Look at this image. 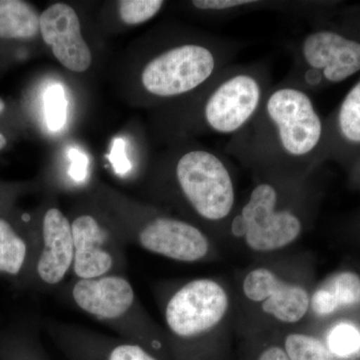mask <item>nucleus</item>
Returning <instances> with one entry per match:
<instances>
[{
	"label": "nucleus",
	"instance_id": "obj_24",
	"mask_svg": "<svg viewBox=\"0 0 360 360\" xmlns=\"http://www.w3.org/2000/svg\"><path fill=\"white\" fill-rule=\"evenodd\" d=\"M68 158L71 161L70 175L75 181H82L86 179L89 168V156L77 148H70Z\"/></svg>",
	"mask_w": 360,
	"mask_h": 360
},
{
	"label": "nucleus",
	"instance_id": "obj_23",
	"mask_svg": "<svg viewBox=\"0 0 360 360\" xmlns=\"http://www.w3.org/2000/svg\"><path fill=\"white\" fill-rule=\"evenodd\" d=\"M125 146L127 144L122 139H113L110 153L108 155V160L115 168V172L120 175L127 174L131 169V162L127 158Z\"/></svg>",
	"mask_w": 360,
	"mask_h": 360
},
{
	"label": "nucleus",
	"instance_id": "obj_26",
	"mask_svg": "<svg viewBox=\"0 0 360 360\" xmlns=\"http://www.w3.org/2000/svg\"><path fill=\"white\" fill-rule=\"evenodd\" d=\"M4 108H6V103H4V101H2L1 98H0V112H2L4 111ZM7 144V141L6 139V136L4 135H2L0 134V150L1 149H4L6 148Z\"/></svg>",
	"mask_w": 360,
	"mask_h": 360
},
{
	"label": "nucleus",
	"instance_id": "obj_17",
	"mask_svg": "<svg viewBox=\"0 0 360 360\" xmlns=\"http://www.w3.org/2000/svg\"><path fill=\"white\" fill-rule=\"evenodd\" d=\"M191 6L198 11L210 13L224 18H231L243 13L258 11H271L295 15L296 1H255V0H193Z\"/></svg>",
	"mask_w": 360,
	"mask_h": 360
},
{
	"label": "nucleus",
	"instance_id": "obj_27",
	"mask_svg": "<svg viewBox=\"0 0 360 360\" xmlns=\"http://www.w3.org/2000/svg\"><path fill=\"white\" fill-rule=\"evenodd\" d=\"M352 172L356 176H360V155L352 162Z\"/></svg>",
	"mask_w": 360,
	"mask_h": 360
},
{
	"label": "nucleus",
	"instance_id": "obj_22",
	"mask_svg": "<svg viewBox=\"0 0 360 360\" xmlns=\"http://www.w3.org/2000/svg\"><path fill=\"white\" fill-rule=\"evenodd\" d=\"M163 4L161 0H122L118 4L120 18L127 25H141L155 18Z\"/></svg>",
	"mask_w": 360,
	"mask_h": 360
},
{
	"label": "nucleus",
	"instance_id": "obj_13",
	"mask_svg": "<svg viewBox=\"0 0 360 360\" xmlns=\"http://www.w3.org/2000/svg\"><path fill=\"white\" fill-rule=\"evenodd\" d=\"M75 258L72 269L79 279L98 278L112 269L115 259L104 246L103 231L94 217L80 215L71 224Z\"/></svg>",
	"mask_w": 360,
	"mask_h": 360
},
{
	"label": "nucleus",
	"instance_id": "obj_21",
	"mask_svg": "<svg viewBox=\"0 0 360 360\" xmlns=\"http://www.w3.org/2000/svg\"><path fill=\"white\" fill-rule=\"evenodd\" d=\"M45 120L49 129L52 132L63 129L66 122V101L65 89L63 85L52 84L47 89L44 96Z\"/></svg>",
	"mask_w": 360,
	"mask_h": 360
},
{
	"label": "nucleus",
	"instance_id": "obj_1",
	"mask_svg": "<svg viewBox=\"0 0 360 360\" xmlns=\"http://www.w3.org/2000/svg\"><path fill=\"white\" fill-rule=\"evenodd\" d=\"M224 149L253 176L304 179L326 160V120L309 92L281 82Z\"/></svg>",
	"mask_w": 360,
	"mask_h": 360
},
{
	"label": "nucleus",
	"instance_id": "obj_9",
	"mask_svg": "<svg viewBox=\"0 0 360 360\" xmlns=\"http://www.w3.org/2000/svg\"><path fill=\"white\" fill-rule=\"evenodd\" d=\"M40 33L65 68L75 72L89 70L91 51L82 37L79 18L72 7L65 4L49 6L40 15Z\"/></svg>",
	"mask_w": 360,
	"mask_h": 360
},
{
	"label": "nucleus",
	"instance_id": "obj_7",
	"mask_svg": "<svg viewBox=\"0 0 360 360\" xmlns=\"http://www.w3.org/2000/svg\"><path fill=\"white\" fill-rule=\"evenodd\" d=\"M243 292L246 300L257 303L265 314L281 323H297L310 309L307 288L283 281L266 267H257L246 274Z\"/></svg>",
	"mask_w": 360,
	"mask_h": 360
},
{
	"label": "nucleus",
	"instance_id": "obj_14",
	"mask_svg": "<svg viewBox=\"0 0 360 360\" xmlns=\"http://www.w3.org/2000/svg\"><path fill=\"white\" fill-rule=\"evenodd\" d=\"M61 347L70 360H172L136 341H106L68 338Z\"/></svg>",
	"mask_w": 360,
	"mask_h": 360
},
{
	"label": "nucleus",
	"instance_id": "obj_11",
	"mask_svg": "<svg viewBox=\"0 0 360 360\" xmlns=\"http://www.w3.org/2000/svg\"><path fill=\"white\" fill-rule=\"evenodd\" d=\"M42 238L44 248L37 262V274L44 283L56 285L65 279L75 258L70 220L58 208L45 213Z\"/></svg>",
	"mask_w": 360,
	"mask_h": 360
},
{
	"label": "nucleus",
	"instance_id": "obj_16",
	"mask_svg": "<svg viewBox=\"0 0 360 360\" xmlns=\"http://www.w3.org/2000/svg\"><path fill=\"white\" fill-rule=\"evenodd\" d=\"M40 30V16L22 0H0V39H30Z\"/></svg>",
	"mask_w": 360,
	"mask_h": 360
},
{
	"label": "nucleus",
	"instance_id": "obj_12",
	"mask_svg": "<svg viewBox=\"0 0 360 360\" xmlns=\"http://www.w3.org/2000/svg\"><path fill=\"white\" fill-rule=\"evenodd\" d=\"M326 160L352 163L360 155V79L326 120Z\"/></svg>",
	"mask_w": 360,
	"mask_h": 360
},
{
	"label": "nucleus",
	"instance_id": "obj_20",
	"mask_svg": "<svg viewBox=\"0 0 360 360\" xmlns=\"http://www.w3.org/2000/svg\"><path fill=\"white\" fill-rule=\"evenodd\" d=\"M326 345L335 357L352 359L360 354V329L350 322H340L330 328Z\"/></svg>",
	"mask_w": 360,
	"mask_h": 360
},
{
	"label": "nucleus",
	"instance_id": "obj_2",
	"mask_svg": "<svg viewBox=\"0 0 360 360\" xmlns=\"http://www.w3.org/2000/svg\"><path fill=\"white\" fill-rule=\"evenodd\" d=\"M311 179L255 176L248 198L227 224L231 233L255 252H274L292 245L304 231Z\"/></svg>",
	"mask_w": 360,
	"mask_h": 360
},
{
	"label": "nucleus",
	"instance_id": "obj_3",
	"mask_svg": "<svg viewBox=\"0 0 360 360\" xmlns=\"http://www.w3.org/2000/svg\"><path fill=\"white\" fill-rule=\"evenodd\" d=\"M231 309L226 288L212 278H198L179 288L168 300L165 319L172 335L174 360H224L212 338Z\"/></svg>",
	"mask_w": 360,
	"mask_h": 360
},
{
	"label": "nucleus",
	"instance_id": "obj_4",
	"mask_svg": "<svg viewBox=\"0 0 360 360\" xmlns=\"http://www.w3.org/2000/svg\"><path fill=\"white\" fill-rule=\"evenodd\" d=\"M292 65L283 82L314 92L360 72V21L316 23L290 45Z\"/></svg>",
	"mask_w": 360,
	"mask_h": 360
},
{
	"label": "nucleus",
	"instance_id": "obj_6",
	"mask_svg": "<svg viewBox=\"0 0 360 360\" xmlns=\"http://www.w3.org/2000/svg\"><path fill=\"white\" fill-rule=\"evenodd\" d=\"M180 193L203 221L229 224L236 210L238 194L229 160L203 148L182 153L174 163Z\"/></svg>",
	"mask_w": 360,
	"mask_h": 360
},
{
	"label": "nucleus",
	"instance_id": "obj_5",
	"mask_svg": "<svg viewBox=\"0 0 360 360\" xmlns=\"http://www.w3.org/2000/svg\"><path fill=\"white\" fill-rule=\"evenodd\" d=\"M240 49V42L226 37L172 45L148 61L142 84L158 98L186 96L233 63Z\"/></svg>",
	"mask_w": 360,
	"mask_h": 360
},
{
	"label": "nucleus",
	"instance_id": "obj_18",
	"mask_svg": "<svg viewBox=\"0 0 360 360\" xmlns=\"http://www.w3.org/2000/svg\"><path fill=\"white\" fill-rule=\"evenodd\" d=\"M26 251L25 240L8 222L0 219V272L18 274L25 264Z\"/></svg>",
	"mask_w": 360,
	"mask_h": 360
},
{
	"label": "nucleus",
	"instance_id": "obj_19",
	"mask_svg": "<svg viewBox=\"0 0 360 360\" xmlns=\"http://www.w3.org/2000/svg\"><path fill=\"white\" fill-rule=\"evenodd\" d=\"M283 345L290 360H335L326 343L307 333H290Z\"/></svg>",
	"mask_w": 360,
	"mask_h": 360
},
{
	"label": "nucleus",
	"instance_id": "obj_8",
	"mask_svg": "<svg viewBox=\"0 0 360 360\" xmlns=\"http://www.w3.org/2000/svg\"><path fill=\"white\" fill-rule=\"evenodd\" d=\"M144 250L175 262H198L210 255V241L198 226L174 217H158L139 231Z\"/></svg>",
	"mask_w": 360,
	"mask_h": 360
},
{
	"label": "nucleus",
	"instance_id": "obj_25",
	"mask_svg": "<svg viewBox=\"0 0 360 360\" xmlns=\"http://www.w3.org/2000/svg\"><path fill=\"white\" fill-rule=\"evenodd\" d=\"M251 360H290L281 343H270L253 355Z\"/></svg>",
	"mask_w": 360,
	"mask_h": 360
},
{
	"label": "nucleus",
	"instance_id": "obj_15",
	"mask_svg": "<svg viewBox=\"0 0 360 360\" xmlns=\"http://www.w3.org/2000/svg\"><path fill=\"white\" fill-rule=\"evenodd\" d=\"M359 304L360 276L348 270L333 274L310 295V309L321 317Z\"/></svg>",
	"mask_w": 360,
	"mask_h": 360
},
{
	"label": "nucleus",
	"instance_id": "obj_10",
	"mask_svg": "<svg viewBox=\"0 0 360 360\" xmlns=\"http://www.w3.org/2000/svg\"><path fill=\"white\" fill-rule=\"evenodd\" d=\"M72 297L80 309L103 321L120 319L135 302L131 284L116 276L78 279L72 288Z\"/></svg>",
	"mask_w": 360,
	"mask_h": 360
}]
</instances>
